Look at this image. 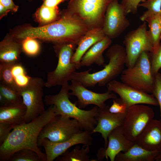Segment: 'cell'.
I'll use <instances>...</instances> for the list:
<instances>
[{
    "label": "cell",
    "instance_id": "1",
    "mask_svg": "<svg viewBox=\"0 0 161 161\" xmlns=\"http://www.w3.org/2000/svg\"><path fill=\"white\" fill-rule=\"evenodd\" d=\"M58 116L54 105H51L42 114L28 123L15 127L7 139L0 145V161H7L16 151L27 148L37 153L44 161H47L45 153L39 148L38 139L44 126Z\"/></svg>",
    "mask_w": 161,
    "mask_h": 161
},
{
    "label": "cell",
    "instance_id": "2",
    "mask_svg": "<svg viewBox=\"0 0 161 161\" xmlns=\"http://www.w3.org/2000/svg\"><path fill=\"white\" fill-rule=\"evenodd\" d=\"M89 29L80 19L63 15L59 19L47 25L24 28L13 37L21 42L27 38H32L54 44L72 42L77 45L81 38Z\"/></svg>",
    "mask_w": 161,
    "mask_h": 161
},
{
    "label": "cell",
    "instance_id": "3",
    "mask_svg": "<svg viewBox=\"0 0 161 161\" xmlns=\"http://www.w3.org/2000/svg\"><path fill=\"white\" fill-rule=\"evenodd\" d=\"M126 52L123 46L115 44L108 49L106 56L109 60L102 70L90 73V68L80 72H74L71 80L80 82L86 87H94L97 84L99 86H105L120 74L126 65Z\"/></svg>",
    "mask_w": 161,
    "mask_h": 161
},
{
    "label": "cell",
    "instance_id": "4",
    "mask_svg": "<svg viewBox=\"0 0 161 161\" xmlns=\"http://www.w3.org/2000/svg\"><path fill=\"white\" fill-rule=\"evenodd\" d=\"M69 85L68 83L62 86L57 94L46 95L44 103L47 105H54L58 115L76 120L83 131L91 133L97 124L95 117L98 107L95 106L89 110L79 108L76 101L73 103L69 99L70 95Z\"/></svg>",
    "mask_w": 161,
    "mask_h": 161
},
{
    "label": "cell",
    "instance_id": "5",
    "mask_svg": "<svg viewBox=\"0 0 161 161\" xmlns=\"http://www.w3.org/2000/svg\"><path fill=\"white\" fill-rule=\"evenodd\" d=\"M113 0H70L63 15L75 17L90 29L102 28L107 8Z\"/></svg>",
    "mask_w": 161,
    "mask_h": 161
},
{
    "label": "cell",
    "instance_id": "6",
    "mask_svg": "<svg viewBox=\"0 0 161 161\" xmlns=\"http://www.w3.org/2000/svg\"><path fill=\"white\" fill-rule=\"evenodd\" d=\"M77 46L72 42L55 44L54 48L58 63L55 69L48 73L45 87L50 88L57 85L62 86L71 80L72 74L78 69L76 64L71 62Z\"/></svg>",
    "mask_w": 161,
    "mask_h": 161
},
{
    "label": "cell",
    "instance_id": "7",
    "mask_svg": "<svg viewBox=\"0 0 161 161\" xmlns=\"http://www.w3.org/2000/svg\"><path fill=\"white\" fill-rule=\"evenodd\" d=\"M148 53L143 52L133 66L124 69L120 79L122 82L149 94L152 93L155 76L152 72Z\"/></svg>",
    "mask_w": 161,
    "mask_h": 161
},
{
    "label": "cell",
    "instance_id": "8",
    "mask_svg": "<svg viewBox=\"0 0 161 161\" xmlns=\"http://www.w3.org/2000/svg\"><path fill=\"white\" fill-rule=\"evenodd\" d=\"M123 43L126 52L127 68L133 66L143 52H153V46L145 21L136 29L128 33Z\"/></svg>",
    "mask_w": 161,
    "mask_h": 161
},
{
    "label": "cell",
    "instance_id": "9",
    "mask_svg": "<svg viewBox=\"0 0 161 161\" xmlns=\"http://www.w3.org/2000/svg\"><path fill=\"white\" fill-rule=\"evenodd\" d=\"M154 116L153 109L144 104H136L129 107L121 126L126 138L135 142Z\"/></svg>",
    "mask_w": 161,
    "mask_h": 161
},
{
    "label": "cell",
    "instance_id": "10",
    "mask_svg": "<svg viewBox=\"0 0 161 161\" xmlns=\"http://www.w3.org/2000/svg\"><path fill=\"white\" fill-rule=\"evenodd\" d=\"M44 83L41 78L32 77L28 84L20 89L19 93L27 108L25 123L30 122L45 111L43 99Z\"/></svg>",
    "mask_w": 161,
    "mask_h": 161
},
{
    "label": "cell",
    "instance_id": "11",
    "mask_svg": "<svg viewBox=\"0 0 161 161\" xmlns=\"http://www.w3.org/2000/svg\"><path fill=\"white\" fill-rule=\"evenodd\" d=\"M71 118L58 115L47 123L39 134L38 143L44 138L53 142H63L83 131L78 121L75 119Z\"/></svg>",
    "mask_w": 161,
    "mask_h": 161
},
{
    "label": "cell",
    "instance_id": "12",
    "mask_svg": "<svg viewBox=\"0 0 161 161\" xmlns=\"http://www.w3.org/2000/svg\"><path fill=\"white\" fill-rule=\"evenodd\" d=\"M106 85L108 90L114 92L120 96V98L115 100L125 103L128 108L138 104L159 106L157 99L152 94L139 91L122 82L113 80Z\"/></svg>",
    "mask_w": 161,
    "mask_h": 161
},
{
    "label": "cell",
    "instance_id": "13",
    "mask_svg": "<svg viewBox=\"0 0 161 161\" xmlns=\"http://www.w3.org/2000/svg\"><path fill=\"white\" fill-rule=\"evenodd\" d=\"M118 0L111 2L106 11L102 28L106 36L112 39L123 33L130 24Z\"/></svg>",
    "mask_w": 161,
    "mask_h": 161
},
{
    "label": "cell",
    "instance_id": "14",
    "mask_svg": "<svg viewBox=\"0 0 161 161\" xmlns=\"http://www.w3.org/2000/svg\"><path fill=\"white\" fill-rule=\"evenodd\" d=\"M92 134L90 132L83 131L63 142H53L44 138L38 142V144L44 149L47 161H52L74 145L79 144L92 145L93 143Z\"/></svg>",
    "mask_w": 161,
    "mask_h": 161
},
{
    "label": "cell",
    "instance_id": "15",
    "mask_svg": "<svg viewBox=\"0 0 161 161\" xmlns=\"http://www.w3.org/2000/svg\"><path fill=\"white\" fill-rule=\"evenodd\" d=\"M71 81V84L69 85V89L71 91L70 95L77 97L78 100L76 102L80 109L84 108L91 104L103 109L106 106L105 102L107 100L117 98L115 94L109 90L103 93H97L87 89L78 81L73 80Z\"/></svg>",
    "mask_w": 161,
    "mask_h": 161
},
{
    "label": "cell",
    "instance_id": "16",
    "mask_svg": "<svg viewBox=\"0 0 161 161\" xmlns=\"http://www.w3.org/2000/svg\"><path fill=\"white\" fill-rule=\"evenodd\" d=\"M108 139L106 148H100L97 153L98 160H103L105 158L107 160L109 158L111 161H114L119 153L126 151L135 143L126 138L121 126L112 130L108 135Z\"/></svg>",
    "mask_w": 161,
    "mask_h": 161
},
{
    "label": "cell",
    "instance_id": "17",
    "mask_svg": "<svg viewBox=\"0 0 161 161\" xmlns=\"http://www.w3.org/2000/svg\"><path fill=\"white\" fill-rule=\"evenodd\" d=\"M109 107L106 105L103 109L98 108L95 117L97 124L91 132L92 134L98 132L101 134L104 141L105 148L108 145V135L114 129L122 125L126 113H112L109 111Z\"/></svg>",
    "mask_w": 161,
    "mask_h": 161
},
{
    "label": "cell",
    "instance_id": "18",
    "mask_svg": "<svg viewBox=\"0 0 161 161\" xmlns=\"http://www.w3.org/2000/svg\"><path fill=\"white\" fill-rule=\"evenodd\" d=\"M135 143L150 151L161 152V122L152 119L138 137Z\"/></svg>",
    "mask_w": 161,
    "mask_h": 161
},
{
    "label": "cell",
    "instance_id": "19",
    "mask_svg": "<svg viewBox=\"0 0 161 161\" xmlns=\"http://www.w3.org/2000/svg\"><path fill=\"white\" fill-rule=\"evenodd\" d=\"M105 36L102 28H95L89 29L81 38L71 59L72 62L76 64L78 69L81 67L80 62L84 54L92 46Z\"/></svg>",
    "mask_w": 161,
    "mask_h": 161
},
{
    "label": "cell",
    "instance_id": "20",
    "mask_svg": "<svg viewBox=\"0 0 161 161\" xmlns=\"http://www.w3.org/2000/svg\"><path fill=\"white\" fill-rule=\"evenodd\" d=\"M112 43V39L106 36L94 44L82 57L80 62L81 66H89L95 63L104 67L106 64L103 53Z\"/></svg>",
    "mask_w": 161,
    "mask_h": 161
},
{
    "label": "cell",
    "instance_id": "21",
    "mask_svg": "<svg viewBox=\"0 0 161 161\" xmlns=\"http://www.w3.org/2000/svg\"><path fill=\"white\" fill-rule=\"evenodd\" d=\"M22 51L21 42L13 37L5 38L0 43V63H19Z\"/></svg>",
    "mask_w": 161,
    "mask_h": 161
},
{
    "label": "cell",
    "instance_id": "22",
    "mask_svg": "<svg viewBox=\"0 0 161 161\" xmlns=\"http://www.w3.org/2000/svg\"><path fill=\"white\" fill-rule=\"evenodd\" d=\"M26 111V106L23 103L0 106V123H9L16 127L25 123Z\"/></svg>",
    "mask_w": 161,
    "mask_h": 161
},
{
    "label": "cell",
    "instance_id": "23",
    "mask_svg": "<svg viewBox=\"0 0 161 161\" xmlns=\"http://www.w3.org/2000/svg\"><path fill=\"white\" fill-rule=\"evenodd\" d=\"M159 152L147 150L135 143L126 151L116 156V161H153Z\"/></svg>",
    "mask_w": 161,
    "mask_h": 161
},
{
    "label": "cell",
    "instance_id": "24",
    "mask_svg": "<svg viewBox=\"0 0 161 161\" xmlns=\"http://www.w3.org/2000/svg\"><path fill=\"white\" fill-rule=\"evenodd\" d=\"M58 7H50L42 4L37 10L35 13V19L39 27L50 24L61 17Z\"/></svg>",
    "mask_w": 161,
    "mask_h": 161
},
{
    "label": "cell",
    "instance_id": "25",
    "mask_svg": "<svg viewBox=\"0 0 161 161\" xmlns=\"http://www.w3.org/2000/svg\"><path fill=\"white\" fill-rule=\"evenodd\" d=\"M90 151V145H84L81 148L77 145L69 151L68 149L56 159L57 161H92L88 155Z\"/></svg>",
    "mask_w": 161,
    "mask_h": 161
},
{
    "label": "cell",
    "instance_id": "26",
    "mask_svg": "<svg viewBox=\"0 0 161 161\" xmlns=\"http://www.w3.org/2000/svg\"><path fill=\"white\" fill-rule=\"evenodd\" d=\"M159 16H154L146 19L145 21L148 23V32L153 46L155 53L157 50L160 44L161 40V27L159 19Z\"/></svg>",
    "mask_w": 161,
    "mask_h": 161
},
{
    "label": "cell",
    "instance_id": "27",
    "mask_svg": "<svg viewBox=\"0 0 161 161\" xmlns=\"http://www.w3.org/2000/svg\"><path fill=\"white\" fill-rule=\"evenodd\" d=\"M13 64L0 63V83L19 92L20 89L15 82L11 71Z\"/></svg>",
    "mask_w": 161,
    "mask_h": 161
},
{
    "label": "cell",
    "instance_id": "28",
    "mask_svg": "<svg viewBox=\"0 0 161 161\" xmlns=\"http://www.w3.org/2000/svg\"><path fill=\"white\" fill-rule=\"evenodd\" d=\"M141 7L147 9L140 17V19L145 21L148 18L161 14V0H145L140 3L138 7Z\"/></svg>",
    "mask_w": 161,
    "mask_h": 161
},
{
    "label": "cell",
    "instance_id": "29",
    "mask_svg": "<svg viewBox=\"0 0 161 161\" xmlns=\"http://www.w3.org/2000/svg\"><path fill=\"white\" fill-rule=\"evenodd\" d=\"M11 71L15 82L20 89L26 86L32 78L27 75L24 67L19 62L13 65Z\"/></svg>",
    "mask_w": 161,
    "mask_h": 161
},
{
    "label": "cell",
    "instance_id": "30",
    "mask_svg": "<svg viewBox=\"0 0 161 161\" xmlns=\"http://www.w3.org/2000/svg\"><path fill=\"white\" fill-rule=\"evenodd\" d=\"M9 161H44L35 151L27 148L21 149L15 152L10 157Z\"/></svg>",
    "mask_w": 161,
    "mask_h": 161
},
{
    "label": "cell",
    "instance_id": "31",
    "mask_svg": "<svg viewBox=\"0 0 161 161\" xmlns=\"http://www.w3.org/2000/svg\"><path fill=\"white\" fill-rule=\"evenodd\" d=\"M0 94L6 99L9 104H19L23 103L19 93L0 83Z\"/></svg>",
    "mask_w": 161,
    "mask_h": 161
},
{
    "label": "cell",
    "instance_id": "32",
    "mask_svg": "<svg viewBox=\"0 0 161 161\" xmlns=\"http://www.w3.org/2000/svg\"><path fill=\"white\" fill-rule=\"evenodd\" d=\"M36 39L27 38L21 42L22 51L28 55L34 56L37 55L40 50V45Z\"/></svg>",
    "mask_w": 161,
    "mask_h": 161
},
{
    "label": "cell",
    "instance_id": "33",
    "mask_svg": "<svg viewBox=\"0 0 161 161\" xmlns=\"http://www.w3.org/2000/svg\"><path fill=\"white\" fill-rule=\"evenodd\" d=\"M145 0H122L121 4L124 8L126 16L130 13L136 14L137 11L138 5Z\"/></svg>",
    "mask_w": 161,
    "mask_h": 161
},
{
    "label": "cell",
    "instance_id": "34",
    "mask_svg": "<svg viewBox=\"0 0 161 161\" xmlns=\"http://www.w3.org/2000/svg\"><path fill=\"white\" fill-rule=\"evenodd\" d=\"M157 99L160 107L161 122V73L158 72L155 75L154 85L152 92Z\"/></svg>",
    "mask_w": 161,
    "mask_h": 161
},
{
    "label": "cell",
    "instance_id": "35",
    "mask_svg": "<svg viewBox=\"0 0 161 161\" xmlns=\"http://www.w3.org/2000/svg\"><path fill=\"white\" fill-rule=\"evenodd\" d=\"M151 54L150 60L151 70L153 74L155 76L161 69V43L156 52Z\"/></svg>",
    "mask_w": 161,
    "mask_h": 161
},
{
    "label": "cell",
    "instance_id": "36",
    "mask_svg": "<svg viewBox=\"0 0 161 161\" xmlns=\"http://www.w3.org/2000/svg\"><path fill=\"white\" fill-rule=\"evenodd\" d=\"M15 127L14 126L9 123H0V145L6 141Z\"/></svg>",
    "mask_w": 161,
    "mask_h": 161
},
{
    "label": "cell",
    "instance_id": "37",
    "mask_svg": "<svg viewBox=\"0 0 161 161\" xmlns=\"http://www.w3.org/2000/svg\"><path fill=\"white\" fill-rule=\"evenodd\" d=\"M128 107L126 104L120 103L116 100H113V103L109 109V111L113 113L125 114Z\"/></svg>",
    "mask_w": 161,
    "mask_h": 161
},
{
    "label": "cell",
    "instance_id": "38",
    "mask_svg": "<svg viewBox=\"0 0 161 161\" xmlns=\"http://www.w3.org/2000/svg\"><path fill=\"white\" fill-rule=\"evenodd\" d=\"M0 3L12 12H16L18 8V6L15 4L13 0H0Z\"/></svg>",
    "mask_w": 161,
    "mask_h": 161
},
{
    "label": "cell",
    "instance_id": "39",
    "mask_svg": "<svg viewBox=\"0 0 161 161\" xmlns=\"http://www.w3.org/2000/svg\"><path fill=\"white\" fill-rule=\"evenodd\" d=\"M43 4L50 7L58 6V4L68 0H42Z\"/></svg>",
    "mask_w": 161,
    "mask_h": 161
},
{
    "label": "cell",
    "instance_id": "40",
    "mask_svg": "<svg viewBox=\"0 0 161 161\" xmlns=\"http://www.w3.org/2000/svg\"><path fill=\"white\" fill-rule=\"evenodd\" d=\"M10 10L7 9L2 4L0 3V19L6 16Z\"/></svg>",
    "mask_w": 161,
    "mask_h": 161
},
{
    "label": "cell",
    "instance_id": "41",
    "mask_svg": "<svg viewBox=\"0 0 161 161\" xmlns=\"http://www.w3.org/2000/svg\"><path fill=\"white\" fill-rule=\"evenodd\" d=\"M154 160L156 161H161V152L156 157Z\"/></svg>",
    "mask_w": 161,
    "mask_h": 161
},
{
    "label": "cell",
    "instance_id": "42",
    "mask_svg": "<svg viewBox=\"0 0 161 161\" xmlns=\"http://www.w3.org/2000/svg\"><path fill=\"white\" fill-rule=\"evenodd\" d=\"M159 19L161 27V14L159 16Z\"/></svg>",
    "mask_w": 161,
    "mask_h": 161
},
{
    "label": "cell",
    "instance_id": "43",
    "mask_svg": "<svg viewBox=\"0 0 161 161\" xmlns=\"http://www.w3.org/2000/svg\"><path fill=\"white\" fill-rule=\"evenodd\" d=\"M28 0V1H32V0Z\"/></svg>",
    "mask_w": 161,
    "mask_h": 161
}]
</instances>
